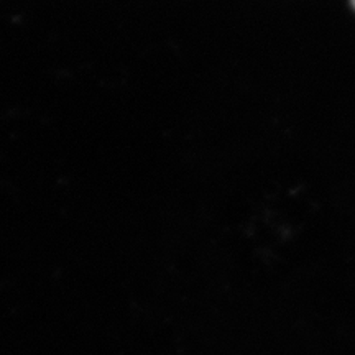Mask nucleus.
Wrapping results in <instances>:
<instances>
[{"label": "nucleus", "instance_id": "f257e3e1", "mask_svg": "<svg viewBox=\"0 0 355 355\" xmlns=\"http://www.w3.org/2000/svg\"><path fill=\"white\" fill-rule=\"evenodd\" d=\"M352 3H354V7H355V0H352Z\"/></svg>", "mask_w": 355, "mask_h": 355}]
</instances>
